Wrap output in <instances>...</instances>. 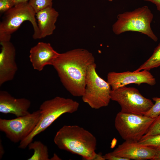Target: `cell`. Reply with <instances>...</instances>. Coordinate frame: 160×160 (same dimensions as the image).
<instances>
[{"label": "cell", "instance_id": "27", "mask_svg": "<svg viewBox=\"0 0 160 160\" xmlns=\"http://www.w3.org/2000/svg\"><path fill=\"white\" fill-rule=\"evenodd\" d=\"M152 160H160V150L157 151L156 154Z\"/></svg>", "mask_w": 160, "mask_h": 160}, {"label": "cell", "instance_id": "13", "mask_svg": "<svg viewBox=\"0 0 160 160\" xmlns=\"http://www.w3.org/2000/svg\"><path fill=\"white\" fill-rule=\"evenodd\" d=\"M49 43L39 42L30 51L29 59L33 68L42 71L47 65H52L59 54Z\"/></svg>", "mask_w": 160, "mask_h": 160}, {"label": "cell", "instance_id": "6", "mask_svg": "<svg viewBox=\"0 0 160 160\" xmlns=\"http://www.w3.org/2000/svg\"><path fill=\"white\" fill-rule=\"evenodd\" d=\"M94 63L89 67L87 73L84 93L82 96L84 102L92 108L99 109L107 106L111 100V87L100 77L96 71Z\"/></svg>", "mask_w": 160, "mask_h": 160}, {"label": "cell", "instance_id": "24", "mask_svg": "<svg viewBox=\"0 0 160 160\" xmlns=\"http://www.w3.org/2000/svg\"><path fill=\"white\" fill-rule=\"evenodd\" d=\"M145 1L150 2L154 4L158 10L160 11V0H143Z\"/></svg>", "mask_w": 160, "mask_h": 160}, {"label": "cell", "instance_id": "12", "mask_svg": "<svg viewBox=\"0 0 160 160\" xmlns=\"http://www.w3.org/2000/svg\"><path fill=\"white\" fill-rule=\"evenodd\" d=\"M157 151L153 148L140 144L138 142L125 141L111 153L129 160H152Z\"/></svg>", "mask_w": 160, "mask_h": 160}, {"label": "cell", "instance_id": "2", "mask_svg": "<svg viewBox=\"0 0 160 160\" xmlns=\"http://www.w3.org/2000/svg\"><path fill=\"white\" fill-rule=\"evenodd\" d=\"M60 149L81 156L87 160H105L95 152L97 140L90 132L76 125H64L56 133L54 139Z\"/></svg>", "mask_w": 160, "mask_h": 160}, {"label": "cell", "instance_id": "3", "mask_svg": "<svg viewBox=\"0 0 160 160\" xmlns=\"http://www.w3.org/2000/svg\"><path fill=\"white\" fill-rule=\"evenodd\" d=\"M79 103L68 98L57 96L46 100L40 105V116L36 127L26 138L20 142L18 147L25 148L37 135L44 131L63 114L72 113L77 111Z\"/></svg>", "mask_w": 160, "mask_h": 160}, {"label": "cell", "instance_id": "17", "mask_svg": "<svg viewBox=\"0 0 160 160\" xmlns=\"http://www.w3.org/2000/svg\"><path fill=\"white\" fill-rule=\"evenodd\" d=\"M160 66V43L155 48L151 56L137 69L134 71H139L143 70L149 71Z\"/></svg>", "mask_w": 160, "mask_h": 160}, {"label": "cell", "instance_id": "14", "mask_svg": "<svg viewBox=\"0 0 160 160\" xmlns=\"http://www.w3.org/2000/svg\"><path fill=\"white\" fill-rule=\"evenodd\" d=\"M31 105V101L27 99L16 98L6 91H0V112L1 113L12 114L17 117L23 116L30 113L28 110Z\"/></svg>", "mask_w": 160, "mask_h": 160}, {"label": "cell", "instance_id": "21", "mask_svg": "<svg viewBox=\"0 0 160 160\" xmlns=\"http://www.w3.org/2000/svg\"><path fill=\"white\" fill-rule=\"evenodd\" d=\"M160 133V114L150 126L143 137L153 135Z\"/></svg>", "mask_w": 160, "mask_h": 160}, {"label": "cell", "instance_id": "10", "mask_svg": "<svg viewBox=\"0 0 160 160\" xmlns=\"http://www.w3.org/2000/svg\"><path fill=\"white\" fill-rule=\"evenodd\" d=\"M107 79V81L112 90L130 84H135L140 85L141 84L145 83L153 86L156 83L155 78L149 71L146 70L137 72H111L108 73Z\"/></svg>", "mask_w": 160, "mask_h": 160}, {"label": "cell", "instance_id": "25", "mask_svg": "<svg viewBox=\"0 0 160 160\" xmlns=\"http://www.w3.org/2000/svg\"><path fill=\"white\" fill-rule=\"evenodd\" d=\"M4 148L2 145L1 140L0 142V159H1L4 154Z\"/></svg>", "mask_w": 160, "mask_h": 160}, {"label": "cell", "instance_id": "1", "mask_svg": "<svg viewBox=\"0 0 160 160\" xmlns=\"http://www.w3.org/2000/svg\"><path fill=\"white\" fill-rule=\"evenodd\" d=\"M94 63L95 59L91 52L77 48L60 53L52 65L65 89L74 96L82 97L88 68Z\"/></svg>", "mask_w": 160, "mask_h": 160}, {"label": "cell", "instance_id": "8", "mask_svg": "<svg viewBox=\"0 0 160 160\" xmlns=\"http://www.w3.org/2000/svg\"><path fill=\"white\" fill-rule=\"evenodd\" d=\"M111 100L117 102L121 107V111L144 115L153 105L150 99L143 96L137 89L125 86L111 89Z\"/></svg>", "mask_w": 160, "mask_h": 160}, {"label": "cell", "instance_id": "19", "mask_svg": "<svg viewBox=\"0 0 160 160\" xmlns=\"http://www.w3.org/2000/svg\"><path fill=\"white\" fill-rule=\"evenodd\" d=\"M28 3L36 13L46 8L52 7V0H29Z\"/></svg>", "mask_w": 160, "mask_h": 160}, {"label": "cell", "instance_id": "18", "mask_svg": "<svg viewBox=\"0 0 160 160\" xmlns=\"http://www.w3.org/2000/svg\"><path fill=\"white\" fill-rule=\"evenodd\" d=\"M140 144L149 146L160 150V133L153 135L143 137L138 142Z\"/></svg>", "mask_w": 160, "mask_h": 160}, {"label": "cell", "instance_id": "20", "mask_svg": "<svg viewBox=\"0 0 160 160\" xmlns=\"http://www.w3.org/2000/svg\"><path fill=\"white\" fill-rule=\"evenodd\" d=\"M152 99L155 103L144 115L156 118L160 114V98L153 97Z\"/></svg>", "mask_w": 160, "mask_h": 160}, {"label": "cell", "instance_id": "23", "mask_svg": "<svg viewBox=\"0 0 160 160\" xmlns=\"http://www.w3.org/2000/svg\"><path fill=\"white\" fill-rule=\"evenodd\" d=\"M105 160H129L128 159L118 156L112 154L111 152L103 156Z\"/></svg>", "mask_w": 160, "mask_h": 160}, {"label": "cell", "instance_id": "4", "mask_svg": "<svg viewBox=\"0 0 160 160\" xmlns=\"http://www.w3.org/2000/svg\"><path fill=\"white\" fill-rule=\"evenodd\" d=\"M153 15L147 6L119 14L112 25V31L117 35L128 31L139 32L147 36L155 42L158 39L152 31L151 24Z\"/></svg>", "mask_w": 160, "mask_h": 160}, {"label": "cell", "instance_id": "22", "mask_svg": "<svg viewBox=\"0 0 160 160\" xmlns=\"http://www.w3.org/2000/svg\"><path fill=\"white\" fill-rule=\"evenodd\" d=\"M15 6L14 0H0V13H5Z\"/></svg>", "mask_w": 160, "mask_h": 160}, {"label": "cell", "instance_id": "5", "mask_svg": "<svg viewBox=\"0 0 160 160\" xmlns=\"http://www.w3.org/2000/svg\"><path fill=\"white\" fill-rule=\"evenodd\" d=\"M25 21H30L33 25V38L40 39L36 13L27 2L15 5L4 13L0 23V42L10 41L12 34Z\"/></svg>", "mask_w": 160, "mask_h": 160}, {"label": "cell", "instance_id": "26", "mask_svg": "<svg viewBox=\"0 0 160 160\" xmlns=\"http://www.w3.org/2000/svg\"><path fill=\"white\" fill-rule=\"evenodd\" d=\"M15 5L23 3L28 2L29 0H14Z\"/></svg>", "mask_w": 160, "mask_h": 160}, {"label": "cell", "instance_id": "9", "mask_svg": "<svg viewBox=\"0 0 160 160\" xmlns=\"http://www.w3.org/2000/svg\"><path fill=\"white\" fill-rule=\"evenodd\" d=\"M40 116L39 110L11 119H0V130L13 143L21 142L33 130Z\"/></svg>", "mask_w": 160, "mask_h": 160}, {"label": "cell", "instance_id": "29", "mask_svg": "<svg viewBox=\"0 0 160 160\" xmlns=\"http://www.w3.org/2000/svg\"><path fill=\"white\" fill-rule=\"evenodd\" d=\"M108 0L110 1H113V0Z\"/></svg>", "mask_w": 160, "mask_h": 160}, {"label": "cell", "instance_id": "7", "mask_svg": "<svg viewBox=\"0 0 160 160\" xmlns=\"http://www.w3.org/2000/svg\"><path fill=\"white\" fill-rule=\"evenodd\" d=\"M155 119L120 111L116 116L115 126L124 140L138 142L145 135Z\"/></svg>", "mask_w": 160, "mask_h": 160}, {"label": "cell", "instance_id": "28", "mask_svg": "<svg viewBox=\"0 0 160 160\" xmlns=\"http://www.w3.org/2000/svg\"><path fill=\"white\" fill-rule=\"evenodd\" d=\"M52 159H53L52 160H60L59 159H60L59 157L56 154H54L53 157Z\"/></svg>", "mask_w": 160, "mask_h": 160}, {"label": "cell", "instance_id": "16", "mask_svg": "<svg viewBox=\"0 0 160 160\" xmlns=\"http://www.w3.org/2000/svg\"><path fill=\"white\" fill-rule=\"evenodd\" d=\"M29 150H33L34 153L28 160H49L47 147L40 141H36L30 143L28 146Z\"/></svg>", "mask_w": 160, "mask_h": 160}, {"label": "cell", "instance_id": "15", "mask_svg": "<svg viewBox=\"0 0 160 160\" xmlns=\"http://www.w3.org/2000/svg\"><path fill=\"white\" fill-rule=\"evenodd\" d=\"M58 16V12L52 7L41 10L36 13L40 39L53 33Z\"/></svg>", "mask_w": 160, "mask_h": 160}, {"label": "cell", "instance_id": "11", "mask_svg": "<svg viewBox=\"0 0 160 160\" xmlns=\"http://www.w3.org/2000/svg\"><path fill=\"white\" fill-rule=\"evenodd\" d=\"M0 86L12 80L18 68L15 62L16 49L10 41L0 42Z\"/></svg>", "mask_w": 160, "mask_h": 160}]
</instances>
